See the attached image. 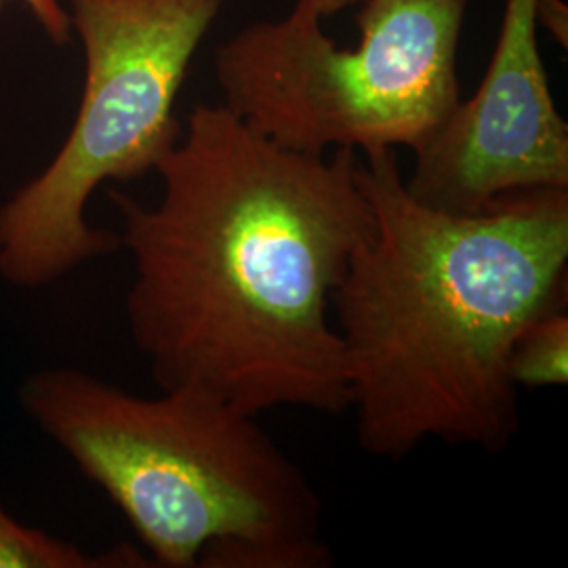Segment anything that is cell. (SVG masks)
Here are the masks:
<instances>
[{
  "label": "cell",
  "mask_w": 568,
  "mask_h": 568,
  "mask_svg": "<svg viewBox=\"0 0 568 568\" xmlns=\"http://www.w3.org/2000/svg\"><path fill=\"white\" fill-rule=\"evenodd\" d=\"M509 375L516 386L560 387L568 382V316L556 305L530 321L509 352Z\"/></svg>",
  "instance_id": "ba28073f"
},
{
  "label": "cell",
  "mask_w": 568,
  "mask_h": 568,
  "mask_svg": "<svg viewBox=\"0 0 568 568\" xmlns=\"http://www.w3.org/2000/svg\"><path fill=\"white\" fill-rule=\"evenodd\" d=\"M9 2V0H0V7ZM23 2L32 16L39 20L47 37L58 44H65L70 41V32H72V20L70 13L60 4V0H18Z\"/></svg>",
  "instance_id": "9c48e42d"
},
{
  "label": "cell",
  "mask_w": 568,
  "mask_h": 568,
  "mask_svg": "<svg viewBox=\"0 0 568 568\" xmlns=\"http://www.w3.org/2000/svg\"><path fill=\"white\" fill-rule=\"evenodd\" d=\"M373 230L333 291L356 436L398 462L426 440L497 453L520 427L509 352L565 305L568 190L457 215L415 201L396 150L358 159Z\"/></svg>",
  "instance_id": "7a4b0ae2"
},
{
  "label": "cell",
  "mask_w": 568,
  "mask_h": 568,
  "mask_svg": "<svg viewBox=\"0 0 568 568\" xmlns=\"http://www.w3.org/2000/svg\"><path fill=\"white\" fill-rule=\"evenodd\" d=\"M361 0H297L295 2V11H302V13H310L314 18L323 21L326 18H333L335 13L344 11L352 4H358Z\"/></svg>",
  "instance_id": "8fae6325"
},
{
  "label": "cell",
  "mask_w": 568,
  "mask_h": 568,
  "mask_svg": "<svg viewBox=\"0 0 568 568\" xmlns=\"http://www.w3.org/2000/svg\"><path fill=\"white\" fill-rule=\"evenodd\" d=\"M227 0H70L84 44V89L58 156L0 206V278L34 291L116 253L87 222L91 194L156 169L182 138L175 102Z\"/></svg>",
  "instance_id": "277c9868"
},
{
  "label": "cell",
  "mask_w": 568,
  "mask_h": 568,
  "mask_svg": "<svg viewBox=\"0 0 568 568\" xmlns=\"http://www.w3.org/2000/svg\"><path fill=\"white\" fill-rule=\"evenodd\" d=\"M20 405L121 509L152 567L333 565L316 488L257 415L192 389L135 396L72 366L30 375Z\"/></svg>",
  "instance_id": "3957f363"
},
{
  "label": "cell",
  "mask_w": 568,
  "mask_h": 568,
  "mask_svg": "<svg viewBox=\"0 0 568 568\" xmlns=\"http://www.w3.org/2000/svg\"><path fill=\"white\" fill-rule=\"evenodd\" d=\"M537 32V0H506L478 91L413 150L405 185L415 201L471 215L509 192L568 190V124L551 98Z\"/></svg>",
  "instance_id": "8992f818"
},
{
  "label": "cell",
  "mask_w": 568,
  "mask_h": 568,
  "mask_svg": "<svg viewBox=\"0 0 568 568\" xmlns=\"http://www.w3.org/2000/svg\"><path fill=\"white\" fill-rule=\"evenodd\" d=\"M567 4L560 0H537V23L562 47H567Z\"/></svg>",
  "instance_id": "30bf717a"
},
{
  "label": "cell",
  "mask_w": 568,
  "mask_h": 568,
  "mask_svg": "<svg viewBox=\"0 0 568 568\" xmlns=\"http://www.w3.org/2000/svg\"><path fill=\"white\" fill-rule=\"evenodd\" d=\"M358 159L286 150L224 103H201L154 169L161 203L110 190L135 272L129 331L156 386L248 415L349 408L328 314L375 222Z\"/></svg>",
  "instance_id": "6da1fadb"
},
{
  "label": "cell",
  "mask_w": 568,
  "mask_h": 568,
  "mask_svg": "<svg viewBox=\"0 0 568 568\" xmlns=\"http://www.w3.org/2000/svg\"><path fill=\"white\" fill-rule=\"evenodd\" d=\"M145 567H152V562L140 549L119 546L103 554H89L41 528L21 525L0 501V568Z\"/></svg>",
  "instance_id": "52a82bcc"
},
{
  "label": "cell",
  "mask_w": 568,
  "mask_h": 568,
  "mask_svg": "<svg viewBox=\"0 0 568 568\" xmlns=\"http://www.w3.org/2000/svg\"><path fill=\"white\" fill-rule=\"evenodd\" d=\"M361 42L342 49L291 11L215 53L224 105L286 150L325 156L417 150L462 102L457 55L469 0H361Z\"/></svg>",
  "instance_id": "5b68a950"
}]
</instances>
